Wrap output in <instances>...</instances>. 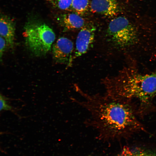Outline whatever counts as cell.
<instances>
[{"instance_id": "obj_12", "label": "cell", "mask_w": 156, "mask_h": 156, "mask_svg": "<svg viewBox=\"0 0 156 156\" xmlns=\"http://www.w3.org/2000/svg\"><path fill=\"white\" fill-rule=\"evenodd\" d=\"M8 98L1 94L0 96V111L10 110L12 109V107L8 103Z\"/></svg>"}, {"instance_id": "obj_10", "label": "cell", "mask_w": 156, "mask_h": 156, "mask_svg": "<svg viewBox=\"0 0 156 156\" xmlns=\"http://www.w3.org/2000/svg\"><path fill=\"white\" fill-rule=\"evenodd\" d=\"M89 0H73L71 10L80 15L83 14L87 10Z\"/></svg>"}, {"instance_id": "obj_13", "label": "cell", "mask_w": 156, "mask_h": 156, "mask_svg": "<svg viewBox=\"0 0 156 156\" xmlns=\"http://www.w3.org/2000/svg\"><path fill=\"white\" fill-rule=\"evenodd\" d=\"M5 39L0 36V56L1 59L3 55L6 47L7 45Z\"/></svg>"}, {"instance_id": "obj_9", "label": "cell", "mask_w": 156, "mask_h": 156, "mask_svg": "<svg viewBox=\"0 0 156 156\" xmlns=\"http://www.w3.org/2000/svg\"><path fill=\"white\" fill-rule=\"evenodd\" d=\"M118 156H156V153L138 148L125 146Z\"/></svg>"}, {"instance_id": "obj_5", "label": "cell", "mask_w": 156, "mask_h": 156, "mask_svg": "<svg viewBox=\"0 0 156 156\" xmlns=\"http://www.w3.org/2000/svg\"><path fill=\"white\" fill-rule=\"evenodd\" d=\"M73 47V44L70 39L64 37L59 38L53 46V59L58 63L69 66L72 61Z\"/></svg>"}, {"instance_id": "obj_4", "label": "cell", "mask_w": 156, "mask_h": 156, "mask_svg": "<svg viewBox=\"0 0 156 156\" xmlns=\"http://www.w3.org/2000/svg\"><path fill=\"white\" fill-rule=\"evenodd\" d=\"M95 28L92 24H86L78 33L76 41L75 49L72 60L86 53L92 46L95 36Z\"/></svg>"}, {"instance_id": "obj_11", "label": "cell", "mask_w": 156, "mask_h": 156, "mask_svg": "<svg viewBox=\"0 0 156 156\" xmlns=\"http://www.w3.org/2000/svg\"><path fill=\"white\" fill-rule=\"evenodd\" d=\"M53 8L63 10H71L73 0H46Z\"/></svg>"}, {"instance_id": "obj_3", "label": "cell", "mask_w": 156, "mask_h": 156, "mask_svg": "<svg viewBox=\"0 0 156 156\" xmlns=\"http://www.w3.org/2000/svg\"><path fill=\"white\" fill-rule=\"evenodd\" d=\"M23 35L27 46L37 56L45 55L50 51L55 38L53 30L42 22L27 23L24 27Z\"/></svg>"}, {"instance_id": "obj_1", "label": "cell", "mask_w": 156, "mask_h": 156, "mask_svg": "<svg viewBox=\"0 0 156 156\" xmlns=\"http://www.w3.org/2000/svg\"><path fill=\"white\" fill-rule=\"evenodd\" d=\"M75 88L81 99L72 97L71 100L88 111L90 116L85 124L96 130L100 139H120L145 131L129 105L115 100L105 93L90 94L76 86Z\"/></svg>"}, {"instance_id": "obj_6", "label": "cell", "mask_w": 156, "mask_h": 156, "mask_svg": "<svg viewBox=\"0 0 156 156\" xmlns=\"http://www.w3.org/2000/svg\"><path fill=\"white\" fill-rule=\"evenodd\" d=\"M90 7L92 12L109 17L116 15L119 11L117 0H92Z\"/></svg>"}, {"instance_id": "obj_8", "label": "cell", "mask_w": 156, "mask_h": 156, "mask_svg": "<svg viewBox=\"0 0 156 156\" xmlns=\"http://www.w3.org/2000/svg\"><path fill=\"white\" fill-rule=\"evenodd\" d=\"M0 21V36L5 39L8 46L12 48L14 41V23L9 17L4 15L1 16Z\"/></svg>"}, {"instance_id": "obj_7", "label": "cell", "mask_w": 156, "mask_h": 156, "mask_svg": "<svg viewBox=\"0 0 156 156\" xmlns=\"http://www.w3.org/2000/svg\"><path fill=\"white\" fill-rule=\"evenodd\" d=\"M57 18L61 26L67 31L81 29L86 24L84 19L76 13L61 14Z\"/></svg>"}, {"instance_id": "obj_2", "label": "cell", "mask_w": 156, "mask_h": 156, "mask_svg": "<svg viewBox=\"0 0 156 156\" xmlns=\"http://www.w3.org/2000/svg\"><path fill=\"white\" fill-rule=\"evenodd\" d=\"M105 93L130 105L136 114L143 113L156 98V68L141 71L137 63L127 62L116 75L102 79Z\"/></svg>"}]
</instances>
